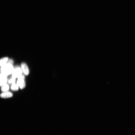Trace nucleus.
Instances as JSON below:
<instances>
[{"instance_id": "5", "label": "nucleus", "mask_w": 135, "mask_h": 135, "mask_svg": "<svg viewBox=\"0 0 135 135\" xmlns=\"http://www.w3.org/2000/svg\"><path fill=\"white\" fill-rule=\"evenodd\" d=\"M0 85L2 86L7 84L8 81L7 76L0 73Z\"/></svg>"}, {"instance_id": "2", "label": "nucleus", "mask_w": 135, "mask_h": 135, "mask_svg": "<svg viewBox=\"0 0 135 135\" xmlns=\"http://www.w3.org/2000/svg\"><path fill=\"white\" fill-rule=\"evenodd\" d=\"M22 72L21 67L18 66L14 68L12 74V77L16 78H18L22 74Z\"/></svg>"}, {"instance_id": "10", "label": "nucleus", "mask_w": 135, "mask_h": 135, "mask_svg": "<svg viewBox=\"0 0 135 135\" xmlns=\"http://www.w3.org/2000/svg\"><path fill=\"white\" fill-rule=\"evenodd\" d=\"M16 79V78L12 77L11 78L8 80V84H12L15 83Z\"/></svg>"}, {"instance_id": "3", "label": "nucleus", "mask_w": 135, "mask_h": 135, "mask_svg": "<svg viewBox=\"0 0 135 135\" xmlns=\"http://www.w3.org/2000/svg\"><path fill=\"white\" fill-rule=\"evenodd\" d=\"M16 84L20 89H22L25 88L26 84L25 81V77L24 75L22 74L18 78Z\"/></svg>"}, {"instance_id": "6", "label": "nucleus", "mask_w": 135, "mask_h": 135, "mask_svg": "<svg viewBox=\"0 0 135 135\" xmlns=\"http://www.w3.org/2000/svg\"><path fill=\"white\" fill-rule=\"evenodd\" d=\"M13 94L11 92H2L0 94V97L3 98H8L12 97Z\"/></svg>"}, {"instance_id": "4", "label": "nucleus", "mask_w": 135, "mask_h": 135, "mask_svg": "<svg viewBox=\"0 0 135 135\" xmlns=\"http://www.w3.org/2000/svg\"><path fill=\"white\" fill-rule=\"evenodd\" d=\"M21 68L22 72L25 75L27 76L29 74L30 72L29 70L26 63L24 62L22 63L21 64Z\"/></svg>"}, {"instance_id": "1", "label": "nucleus", "mask_w": 135, "mask_h": 135, "mask_svg": "<svg viewBox=\"0 0 135 135\" xmlns=\"http://www.w3.org/2000/svg\"><path fill=\"white\" fill-rule=\"evenodd\" d=\"M13 64L8 60L6 64L1 67L0 73L7 76L12 74L14 68Z\"/></svg>"}, {"instance_id": "7", "label": "nucleus", "mask_w": 135, "mask_h": 135, "mask_svg": "<svg viewBox=\"0 0 135 135\" xmlns=\"http://www.w3.org/2000/svg\"><path fill=\"white\" fill-rule=\"evenodd\" d=\"M8 58L7 57L2 58L0 60V66L1 67L6 64L8 60Z\"/></svg>"}, {"instance_id": "9", "label": "nucleus", "mask_w": 135, "mask_h": 135, "mask_svg": "<svg viewBox=\"0 0 135 135\" xmlns=\"http://www.w3.org/2000/svg\"><path fill=\"white\" fill-rule=\"evenodd\" d=\"M19 87L18 84L15 83L12 84L10 89L13 91H17L18 90Z\"/></svg>"}, {"instance_id": "8", "label": "nucleus", "mask_w": 135, "mask_h": 135, "mask_svg": "<svg viewBox=\"0 0 135 135\" xmlns=\"http://www.w3.org/2000/svg\"><path fill=\"white\" fill-rule=\"evenodd\" d=\"M10 89V87L8 84H5L1 86V90L2 92H8Z\"/></svg>"}]
</instances>
